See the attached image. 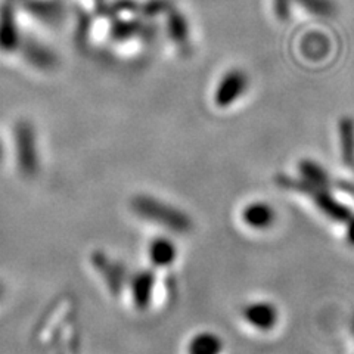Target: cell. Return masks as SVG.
Returning a JSON list of instances; mask_svg holds the SVG:
<instances>
[{
    "mask_svg": "<svg viewBox=\"0 0 354 354\" xmlns=\"http://www.w3.org/2000/svg\"><path fill=\"white\" fill-rule=\"evenodd\" d=\"M131 208L140 218L174 232V234H187L192 229V220L189 216L155 196L136 195L131 199Z\"/></svg>",
    "mask_w": 354,
    "mask_h": 354,
    "instance_id": "cell-1",
    "label": "cell"
},
{
    "mask_svg": "<svg viewBox=\"0 0 354 354\" xmlns=\"http://www.w3.org/2000/svg\"><path fill=\"white\" fill-rule=\"evenodd\" d=\"M279 183L286 187H294V189L312 196L313 203L319 207L320 212L330 218H334L337 221H347L351 217L350 209L342 204L337 203L335 199L326 192V187H316V186H312L306 182L290 180V179H286V177H281Z\"/></svg>",
    "mask_w": 354,
    "mask_h": 354,
    "instance_id": "cell-2",
    "label": "cell"
},
{
    "mask_svg": "<svg viewBox=\"0 0 354 354\" xmlns=\"http://www.w3.org/2000/svg\"><path fill=\"white\" fill-rule=\"evenodd\" d=\"M15 140H17L18 167L22 174L32 177L39 171L40 160H39L36 136L31 126L27 123L19 124L17 127Z\"/></svg>",
    "mask_w": 354,
    "mask_h": 354,
    "instance_id": "cell-3",
    "label": "cell"
},
{
    "mask_svg": "<svg viewBox=\"0 0 354 354\" xmlns=\"http://www.w3.org/2000/svg\"><path fill=\"white\" fill-rule=\"evenodd\" d=\"M242 317L254 329L261 332L272 330L279 322V312L269 301H252L243 306Z\"/></svg>",
    "mask_w": 354,
    "mask_h": 354,
    "instance_id": "cell-4",
    "label": "cell"
},
{
    "mask_svg": "<svg viewBox=\"0 0 354 354\" xmlns=\"http://www.w3.org/2000/svg\"><path fill=\"white\" fill-rule=\"evenodd\" d=\"M92 263L99 270V273H101L102 278L105 279L109 291L113 294H120L127 279L124 266L120 261L118 263L113 261L102 252H95L92 256Z\"/></svg>",
    "mask_w": 354,
    "mask_h": 354,
    "instance_id": "cell-5",
    "label": "cell"
},
{
    "mask_svg": "<svg viewBox=\"0 0 354 354\" xmlns=\"http://www.w3.org/2000/svg\"><path fill=\"white\" fill-rule=\"evenodd\" d=\"M241 218L245 226L254 230H268L276 221L274 208L264 201H254L243 207Z\"/></svg>",
    "mask_w": 354,
    "mask_h": 354,
    "instance_id": "cell-6",
    "label": "cell"
},
{
    "mask_svg": "<svg viewBox=\"0 0 354 354\" xmlns=\"http://www.w3.org/2000/svg\"><path fill=\"white\" fill-rule=\"evenodd\" d=\"M155 288V273L152 270H140L130 278V291L133 303L138 310H147L152 301Z\"/></svg>",
    "mask_w": 354,
    "mask_h": 354,
    "instance_id": "cell-7",
    "label": "cell"
},
{
    "mask_svg": "<svg viewBox=\"0 0 354 354\" xmlns=\"http://www.w3.org/2000/svg\"><path fill=\"white\" fill-rule=\"evenodd\" d=\"M148 257L155 268H170L177 259L176 243L170 238H155L149 242Z\"/></svg>",
    "mask_w": 354,
    "mask_h": 354,
    "instance_id": "cell-8",
    "label": "cell"
},
{
    "mask_svg": "<svg viewBox=\"0 0 354 354\" xmlns=\"http://www.w3.org/2000/svg\"><path fill=\"white\" fill-rule=\"evenodd\" d=\"M223 341L213 332H199L187 346V354H220Z\"/></svg>",
    "mask_w": 354,
    "mask_h": 354,
    "instance_id": "cell-9",
    "label": "cell"
},
{
    "mask_svg": "<svg viewBox=\"0 0 354 354\" xmlns=\"http://www.w3.org/2000/svg\"><path fill=\"white\" fill-rule=\"evenodd\" d=\"M300 173L303 177V182L316 187H328L329 177L326 171L315 161L303 160L300 162Z\"/></svg>",
    "mask_w": 354,
    "mask_h": 354,
    "instance_id": "cell-10",
    "label": "cell"
},
{
    "mask_svg": "<svg viewBox=\"0 0 354 354\" xmlns=\"http://www.w3.org/2000/svg\"><path fill=\"white\" fill-rule=\"evenodd\" d=\"M339 135H341L342 158H344L346 164L351 165L354 162V123H353V120L346 118L341 121Z\"/></svg>",
    "mask_w": 354,
    "mask_h": 354,
    "instance_id": "cell-11",
    "label": "cell"
},
{
    "mask_svg": "<svg viewBox=\"0 0 354 354\" xmlns=\"http://www.w3.org/2000/svg\"><path fill=\"white\" fill-rule=\"evenodd\" d=\"M347 238L348 241L354 245V221L348 226V230H347Z\"/></svg>",
    "mask_w": 354,
    "mask_h": 354,
    "instance_id": "cell-12",
    "label": "cell"
},
{
    "mask_svg": "<svg viewBox=\"0 0 354 354\" xmlns=\"http://www.w3.org/2000/svg\"><path fill=\"white\" fill-rule=\"evenodd\" d=\"M2 152H3V151H2V145H0V158H2V155H3Z\"/></svg>",
    "mask_w": 354,
    "mask_h": 354,
    "instance_id": "cell-13",
    "label": "cell"
}]
</instances>
